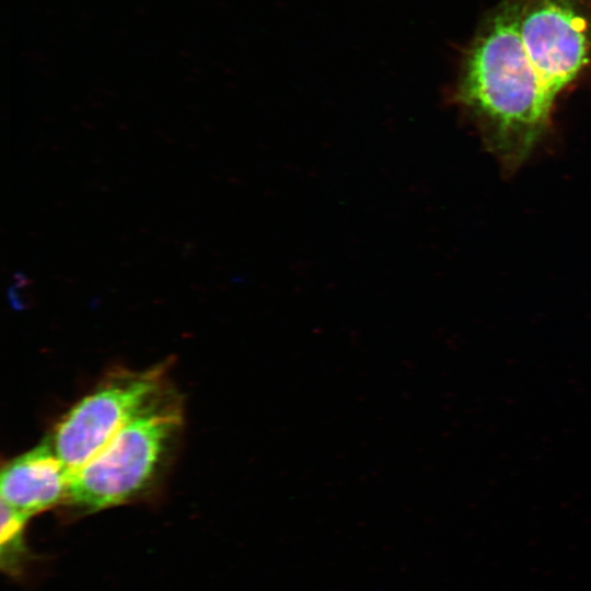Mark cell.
Segmentation results:
<instances>
[{
	"mask_svg": "<svg viewBox=\"0 0 591 591\" xmlns=\"http://www.w3.org/2000/svg\"><path fill=\"white\" fill-rule=\"evenodd\" d=\"M166 389L162 367L108 376L62 417L53 433V449L76 471Z\"/></svg>",
	"mask_w": 591,
	"mask_h": 591,
	"instance_id": "3",
	"label": "cell"
},
{
	"mask_svg": "<svg viewBox=\"0 0 591 591\" xmlns=\"http://www.w3.org/2000/svg\"><path fill=\"white\" fill-rule=\"evenodd\" d=\"M182 424V404L166 389L72 472L66 502L92 512L137 498L157 479Z\"/></svg>",
	"mask_w": 591,
	"mask_h": 591,
	"instance_id": "2",
	"label": "cell"
},
{
	"mask_svg": "<svg viewBox=\"0 0 591 591\" xmlns=\"http://www.w3.org/2000/svg\"><path fill=\"white\" fill-rule=\"evenodd\" d=\"M519 28L554 99L591 62V0H523Z\"/></svg>",
	"mask_w": 591,
	"mask_h": 591,
	"instance_id": "4",
	"label": "cell"
},
{
	"mask_svg": "<svg viewBox=\"0 0 591 591\" xmlns=\"http://www.w3.org/2000/svg\"><path fill=\"white\" fill-rule=\"evenodd\" d=\"M72 472L50 442L8 463L1 473V502L30 519L66 502Z\"/></svg>",
	"mask_w": 591,
	"mask_h": 591,
	"instance_id": "5",
	"label": "cell"
},
{
	"mask_svg": "<svg viewBox=\"0 0 591 591\" xmlns=\"http://www.w3.org/2000/svg\"><path fill=\"white\" fill-rule=\"evenodd\" d=\"M523 0H501L465 49L452 99L490 152L513 171L551 126L553 95L532 65L519 22Z\"/></svg>",
	"mask_w": 591,
	"mask_h": 591,
	"instance_id": "1",
	"label": "cell"
},
{
	"mask_svg": "<svg viewBox=\"0 0 591 591\" xmlns=\"http://www.w3.org/2000/svg\"><path fill=\"white\" fill-rule=\"evenodd\" d=\"M27 520L1 502V567L8 573L18 572L25 555L22 533Z\"/></svg>",
	"mask_w": 591,
	"mask_h": 591,
	"instance_id": "6",
	"label": "cell"
}]
</instances>
